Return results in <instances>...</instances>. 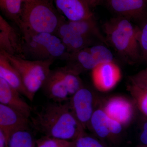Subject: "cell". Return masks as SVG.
<instances>
[{
  "label": "cell",
  "instance_id": "cell-1",
  "mask_svg": "<svg viewBox=\"0 0 147 147\" xmlns=\"http://www.w3.org/2000/svg\"><path fill=\"white\" fill-rule=\"evenodd\" d=\"M30 119L32 127L46 137L72 141L85 131L72 113L69 100L47 103Z\"/></svg>",
  "mask_w": 147,
  "mask_h": 147
},
{
  "label": "cell",
  "instance_id": "cell-2",
  "mask_svg": "<svg viewBox=\"0 0 147 147\" xmlns=\"http://www.w3.org/2000/svg\"><path fill=\"white\" fill-rule=\"evenodd\" d=\"M64 20L53 0H26L17 25L25 38L41 33L55 34Z\"/></svg>",
  "mask_w": 147,
  "mask_h": 147
},
{
  "label": "cell",
  "instance_id": "cell-3",
  "mask_svg": "<svg viewBox=\"0 0 147 147\" xmlns=\"http://www.w3.org/2000/svg\"><path fill=\"white\" fill-rule=\"evenodd\" d=\"M102 29L108 45L124 60L130 64L141 61L138 27L131 20L117 16L105 22Z\"/></svg>",
  "mask_w": 147,
  "mask_h": 147
},
{
  "label": "cell",
  "instance_id": "cell-4",
  "mask_svg": "<svg viewBox=\"0 0 147 147\" xmlns=\"http://www.w3.org/2000/svg\"><path fill=\"white\" fill-rule=\"evenodd\" d=\"M79 74L68 66L51 69L42 88L53 102H64L84 86Z\"/></svg>",
  "mask_w": 147,
  "mask_h": 147
},
{
  "label": "cell",
  "instance_id": "cell-5",
  "mask_svg": "<svg viewBox=\"0 0 147 147\" xmlns=\"http://www.w3.org/2000/svg\"><path fill=\"white\" fill-rule=\"evenodd\" d=\"M3 53L16 69L27 90L34 98L36 93L42 88L46 81L51 70L50 67L55 60H29L18 56Z\"/></svg>",
  "mask_w": 147,
  "mask_h": 147
},
{
  "label": "cell",
  "instance_id": "cell-6",
  "mask_svg": "<svg viewBox=\"0 0 147 147\" xmlns=\"http://www.w3.org/2000/svg\"><path fill=\"white\" fill-rule=\"evenodd\" d=\"M24 40V54L28 53L37 60H67L69 56L62 41L54 34H37Z\"/></svg>",
  "mask_w": 147,
  "mask_h": 147
},
{
  "label": "cell",
  "instance_id": "cell-7",
  "mask_svg": "<svg viewBox=\"0 0 147 147\" xmlns=\"http://www.w3.org/2000/svg\"><path fill=\"white\" fill-rule=\"evenodd\" d=\"M98 101L94 92L84 86L69 100L72 113L85 129L88 127L93 114L98 107Z\"/></svg>",
  "mask_w": 147,
  "mask_h": 147
},
{
  "label": "cell",
  "instance_id": "cell-8",
  "mask_svg": "<svg viewBox=\"0 0 147 147\" xmlns=\"http://www.w3.org/2000/svg\"><path fill=\"white\" fill-rule=\"evenodd\" d=\"M124 127L119 122L108 117L99 106L93 114L88 129L98 138L114 142L121 134Z\"/></svg>",
  "mask_w": 147,
  "mask_h": 147
},
{
  "label": "cell",
  "instance_id": "cell-9",
  "mask_svg": "<svg viewBox=\"0 0 147 147\" xmlns=\"http://www.w3.org/2000/svg\"><path fill=\"white\" fill-rule=\"evenodd\" d=\"M101 107L108 117L119 122L124 127L132 121L137 109L133 100L119 96L108 98Z\"/></svg>",
  "mask_w": 147,
  "mask_h": 147
},
{
  "label": "cell",
  "instance_id": "cell-10",
  "mask_svg": "<svg viewBox=\"0 0 147 147\" xmlns=\"http://www.w3.org/2000/svg\"><path fill=\"white\" fill-rule=\"evenodd\" d=\"M121 69L115 61L100 63L92 70V79L95 88L108 92L117 85L121 78Z\"/></svg>",
  "mask_w": 147,
  "mask_h": 147
},
{
  "label": "cell",
  "instance_id": "cell-11",
  "mask_svg": "<svg viewBox=\"0 0 147 147\" xmlns=\"http://www.w3.org/2000/svg\"><path fill=\"white\" fill-rule=\"evenodd\" d=\"M24 45L16 30L1 15L0 52L25 58Z\"/></svg>",
  "mask_w": 147,
  "mask_h": 147
},
{
  "label": "cell",
  "instance_id": "cell-12",
  "mask_svg": "<svg viewBox=\"0 0 147 147\" xmlns=\"http://www.w3.org/2000/svg\"><path fill=\"white\" fill-rule=\"evenodd\" d=\"M117 16L140 21L147 13V0H105Z\"/></svg>",
  "mask_w": 147,
  "mask_h": 147
},
{
  "label": "cell",
  "instance_id": "cell-13",
  "mask_svg": "<svg viewBox=\"0 0 147 147\" xmlns=\"http://www.w3.org/2000/svg\"><path fill=\"white\" fill-rule=\"evenodd\" d=\"M29 119L8 106L0 103V130L6 139L7 144L11 133L18 129L30 128Z\"/></svg>",
  "mask_w": 147,
  "mask_h": 147
},
{
  "label": "cell",
  "instance_id": "cell-14",
  "mask_svg": "<svg viewBox=\"0 0 147 147\" xmlns=\"http://www.w3.org/2000/svg\"><path fill=\"white\" fill-rule=\"evenodd\" d=\"M55 7L67 21H76L94 18L85 0H53Z\"/></svg>",
  "mask_w": 147,
  "mask_h": 147
},
{
  "label": "cell",
  "instance_id": "cell-15",
  "mask_svg": "<svg viewBox=\"0 0 147 147\" xmlns=\"http://www.w3.org/2000/svg\"><path fill=\"white\" fill-rule=\"evenodd\" d=\"M21 94L0 78V103L16 110L30 119L32 108L21 96Z\"/></svg>",
  "mask_w": 147,
  "mask_h": 147
},
{
  "label": "cell",
  "instance_id": "cell-16",
  "mask_svg": "<svg viewBox=\"0 0 147 147\" xmlns=\"http://www.w3.org/2000/svg\"><path fill=\"white\" fill-rule=\"evenodd\" d=\"M55 34L60 38L69 54L89 47L92 40L78 34L72 30L67 21L64 20L59 27Z\"/></svg>",
  "mask_w": 147,
  "mask_h": 147
},
{
  "label": "cell",
  "instance_id": "cell-17",
  "mask_svg": "<svg viewBox=\"0 0 147 147\" xmlns=\"http://www.w3.org/2000/svg\"><path fill=\"white\" fill-rule=\"evenodd\" d=\"M0 78L30 101L34 98L27 90L21 76L4 54L0 53Z\"/></svg>",
  "mask_w": 147,
  "mask_h": 147
},
{
  "label": "cell",
  "instance_id": "cell-18",
  "mask_svg": "<svg viewBox=\"0 0 147 147\" xmlns=\"http://www.w3.org/2000/svg\"><path fill=\"white\" fill-rule=\"evenodd\" d=\"M69 25L74 32L82 36L92 39L97 38L108 45L105 37L100 32L94 18L76 21H67Z\"/></svg>",
  "mask_w": 147,
  "mask_h": 147
},
{
  "label": "cell",
  "instance_id": "cell-19",
  "mask_svg": "<svg viewBox=\"0 0 147 147\" xmlns=\"http://www.w3.org/2000/svg\"><path fill=\"white\" fill-rule=\"evenodd\" d=\"M36 142L30 128L22 129L11 134L7 147H36Z\"/></svg>",
  "mask_w": 147,
  "mask_h": 147
},
{
  "label": "cell",
  "instance_id": "cell-20",
  "mask_svg": "<svg viewBox=\"0 0 147 147\" xmlns=\"http://www.w3.org/2000/svg\"><path fill=\"white\" fill-rule=\"evenodd\" d=\"M24 2V0H0V7L7 18L17 24Z\"/></svg>",
  "mask_w": 147,
  "mask_h": 147
},
{
  "label": "cell",
  "instance_id": "cell-21",
  "mask_svg": "<svg viewBox=\"0 0 147 147\" xmlns=\"http://www.w3.org/2000/svg\"><path fill=\"white\" fill-rule=\"evenodd\" d=\"M127 89L133 98L137 109L147 118V91L128 83Z\"/></svg>",
  "mask_w": 147,
  "mask_h": 147
},
{
  "label": "cell",
  "instance_id": "cell-22",
  "mask_svg": "<svg viewBox=\"0 0 147 147\" xmlns=\"http://www.w3.org/2000/svg\"><path fill=\"white\" fill-rule=\"evenodd\" d=\"M99 64L114 61V55L110 49L104 45H91L87 47Z\"/></svg>",
  "mask_w": 147,
  "mask_h": 147
},
{
  "label": "cell",
  "instance_id": "cell-23",
  "mask_svg": "<svg viewBox=\"0 0 147 147\" xmlns=\"http://www.w3.org/2000/svg\"><path fill=\"white\" fill-rule=\"evenodd\" d=\"M139 22L140 25L137 27L141 61L147 63V13Z\"/></svg>",
  "mask_w": 147,
  "mask_h": 147
},
{
  "label": "cell",
  "instance_id": "cell-24",
  "mask_svg": "<svg viewBox=\"0 0 147 147\" xmlns=\"http://www.w3.org/2000/svg\"><path fill=\"white\" fill-rule=\"evenodd\" d=\"M71 147H106L97 137H95L84 131L72 141Z\"/></svg>",
  "mask_w": 147,
  "mask_h": 147
},
{
  "label": "cell",
  "instance_id": "cell-25",
  "mask_svg": "<svg viewBox=\"0 0 147 147\" xmlns=\"http://www.w3.org/2000/svg\"><path fill=\"white\" fill-rule=\"evenodd\" d=\"M72 141L46 136L37 140L36 147H71Z\"/></svg>",
  "mask_w": 147,
  "mask_h": 147
},
{
  "label": "cell",
  "instance_id": "cell-26",
  "mask_svg": "<svg viewBox=\"0 0 147 147\" xmlns=\"http://www.w3.org/2000/svg\"><path fill=\"white\" fill-rule=\"evenodd\" d=\"M129 83L147 91V67L129 77Z\"/></svg>",
  "mask_w": 147,
  "mask_h": 147
},
{
  "label": "cell",
  "instance_id": "cell-27",
  "mask_svg": "<svg viewBox=\"0 0 147 147\" xmlns=\"http://www.w3.org/2000/svg\"><path fill=\"white\" fill-rule=\"evenodd\" d=\"M142 121L139 137L140 145L147 146V118L144 116Z\"/></svg>",
  "mask_w": 147,
  "mask_h": 147
},
{
  "label": "cell",
  "instance_id": "cell-28",
  "mask_svg": "<svg viewBox=\"0 0 147 147\" xmlns=\"http://www.w3.org/2000/svg\"><path fill=\"white\" fill-rule=\"evenodd\" d=\"M90 8L96 7L102 1V0H85Z\"/></svg>",
  "mask_w": 147,
  "mask_h": 147
},
{
  "label": "cell",
  "instance_id": "cell-29",
  "mask_svg": "<svg viewBox=\"0 0 147 147\" xmlns=\"http://www.w3.org/2000/svg\"><path fill=\"white\" fill-rule=\"evenodd\" d=\"M135 147H147V146H144V145L139 144Z\"/></svg>",
  "mask_w": 147,
  "mask_h": 147
},
{
  "label": "cell",
  "instance_id": "cell-30",
  "mask_svg": "<svg viewBox=\"0 0 147 147\" xmlns=\"http://www.w3.org/2000/svg\"><path fill=\"white\" fill-rule=\"evenodd\" d=\"M24 1H26V0H24Z\"/></svg>",
  "mask_w": 147,
  "mask_h": 147
}]
</instances>
